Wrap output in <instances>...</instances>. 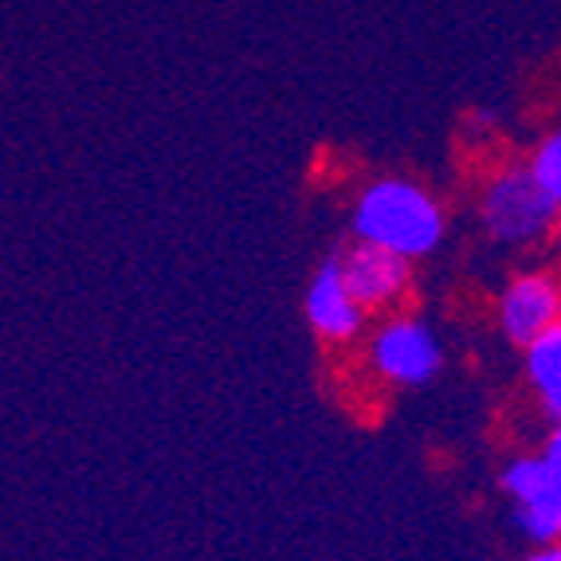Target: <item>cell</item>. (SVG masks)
<instances>
[{
  "instance_id": "cell-10",
  "label": "cell",
  "mask_w": 561,
  "mask_h": 561,
  "mask_svg": "<svg viewBox=\"0 0 561 561\" xmlns=\"http://www.w3.org/2000/svg\"><path fill=\"white\" fill-rule=\"evenodd\" d=\"M542 451H546V459H550V463H553V471H558V476H561V421H558V424H550V432H546Z\"/></svg>"
},
{
  "instance_id": "cell-11",
  "label": "cell",
  "mask_w": 561,
  "mask_h": 561,
  "mask_svg": "<svg viewBox=\"0 0 561 561\" xmlns=\"http://www.w3.org/2000/svg\"><path fill=\"white\" fill-rule=\"evenodd\" d=\"M523 561H561V542H550V546H534Z\"/></svg>"
},
{
  "instance_id": "cell-7",
  "label": "cell",
  "mask_w": 561,
  "mask_h": 561,
  "mask_svg": "<svg viewBox=\"0 0 561 561\" xmlns=\"http://www.w3.org/2000/svg\"><path fill=\"white\" fill-rule=\"evenodd\" d=\"M337 255H342L350 290L369 314L385 319V314L404 310V299L412 295V260L362 240H350L346 248H337Z\"/></svg>"
},
{
  "instance_id": "cell-5",
  "label": "cell",
  "mask_w": 561,
  "mask_h": 561,
  "mask_svg": "<svg viewBox=\"0 0 561 561\" xmlns=\"http://www.w3.org/2000/svg\"><path fill=\"white\" fill-rule=\"evenodd\" d=\"M302 314H307L310 334L327 346H354L357 337L369 334V310L357 302L350 279L342 272V255L330 252L327 260L310 272L307 295H302Z\"/></svg>"
},
{
  "instance_id": "cell-6",
  "label": "cell",
  "mask_w": 561,
  "mask_h": 561,
  "mask_svg": "<svg viewBox=\"0 0 561 561\" xmlns=\"http://www.w3.org/2000/svg\"><path fill=\"white\" fill-rule=\"evenodd\" d=\"M495 322L511 346L526 350L530 342H538L546 330L561 322V275L546 272V267L518 272L499 290Z\"/></svg>"
},
{
  "instance_id": "cell-2",
  "label": "cell",
  "mask_w": 561,
  "mask_h": 561,
  "mask_svg": "<svg viewBox=\"0 0 561 561\" xmlns=\"http://www.w3.org/2000/svg\"><path fill=\"white\" fill-rule=\"evenodd\" d=\"M479 228L499 248H538L561 225V208L542 188L530 161H499L476 188Z\"/></svg>"
},
{
  "instance_id": "cell-1",
  "label": "cell",
  "mask_w": 561,
  "mask_h": 561,
  "mask_svg": "<svg viewBox=\"0 0 561 561\" xmlns=\"http://www.w3.org/2000/svg\"><path fill=\"white\" fill-rule=\"evenodd\" d=\"M350 240L377 243L404 260H428L448 240V213L412 178H374L350 208Z\"/></svg>"
},
{
  "instance_id": "cell-3",
  "label": "cell",
  "mask_w": 561,
  "mask_h": 561,
  "mask_svg": "<svg viewBox=\"0 0 561 561\" xmlns=\"http://www.w3.org/2000/svg\"><path fill=\"white\" fill-rule=\"evenodd\" d=\"M365 365L389 389H421L432 385L444 369V342L412 310L385 314L365 334Z\"/></svg>"
},
{
  "instance_id": "cell-8",
  "label": "cell",
  "mask_w": 561,
  "mask_h": 561,
  "mask_svg": "<svg viewBox=\"0 0 561 561\" xmlns=\"http://www.w3.org/2000/svg\"><path fill=\"white\" fill-rule=\"evenodd\" d=\"M523 377L546 421H561V322L523 350Z\"/></svg>"
},
{
  "instance_id": "cell-4",
  "label": "cell",
  "mask_w": 561,
  "mask_h": 561,
  "mask_svg": "<svg viewBox=\"0 0 561 561\" xmlns=\"http://www.w3.org/2000/svg\"><path fill=\"white\" fill-rule=\"evenodd\" d=\"M499 486L511 506V523L526 542H561V476L553 471L546 451H523V456L506 459Z\"/></svg>"
},
{
  "instance_id": "cell-9",
  "label": "cell",
  "mask_w": 561,
  "mask_h": 561,
  "mask_svg": "<svg viewBox=\"0 0 561 561\" xmlns=\"http://www.w3.org/2000/svg\"><path fill=\"white\" fill-rule=\"evenodd\" d=\"M526 161H530V169L538 173L542 188L553 197V205L561 208V126L546 134V138L530 150V158Z\"/></svg>"
}]
</instances>
